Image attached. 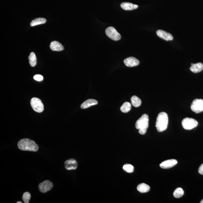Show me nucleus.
I'll list each match as a JSON object with an SVG mask.
<instances>
[{
	"instance_id": "7ed1b4c3",
	"label": "nucleus",
	"mask_w": 203,
	"mask_h": 203,
	"mask_svg": "<svg viewBox=\"0 0 203 203\" xmlns=\"http://www.w3.org/2000/svg\"><path fill=\"white\" fill-rule=\"evenodd\" d=\"M149 121L148 116L146 114H143L137 121L135 126L136 128L139 129V134L144 135L146 133L149 127Z\"/></svg>"
},
{
	"instance_id": "dca6fc26",
	"label": "nucleus",
	"mask_w": 203,
	"mask_h": 203,
	"mask_svg": "<svg viewBox=\"0 0 203 203\" xmlns=\"http://www.w3.org/2000/svg\"><path fill=\"white\" fill-rule=\"evenodd\" d=\"M98 104V102L96 100L89 99L85 101L81 104V108L82 109H86L90 107V106L96 105Z\"/></svg>"
},
{
	"instance_id": "a211bd4d",
	"label": "nucleus",
	"mask_w": 203,
	"mask_h": 203,
	"mask_svg": "<svg viewBox=\"0 0 203 203\" xmlns=\"http://www.w3.org/2000/svg\"><path fill=\"white\" fill-rule=\"evenodd\" d=\"M131 101L132 105L134 107H138L142 104V101L141 99L136 96H132L131 98Z\"/></svg>"
},
{
	"instance_id": "4468645a",
	"label": "nucleus",
	"mask_w": 203,
	"mask_h": 203,
	"mask_svg": "<svg viewBox=\"0 0 203 203\" xmlns=\"http://www.w3.org/2000/svg\"><path fill=\"white\" fill-rule=\"evenodd\" d=\"M50 47L51 50L53 51H61L64 50V47L62 45V44L56 41L51 42Z\"/></svg>"
},
{
	"instance_id": "412c9836",
	"label": "nucleus",
	"mask_w": 203,
	"mask_h": 203,
	"mask_svg": "<svg viewBox=\"0 0 203 203\" xmlns=\"http://www.w3.org/2000/svg\"><path fill=\"white\" fill-rule=\"evenodd\" d=\"M29 64L31 66H35L37 64V58L35 54L33 52L30 54L29 57Z\"/></svg>"
},
{
	"instance_id": "f257e3e1",
	"label": "nucleus",
	"mask_w": 203,
	"mask_h": 203,
	"mask_svg": "<svg viewBox=\"0 0 203 203\" xmlns=\"http://www.w3.org/2000/svg\"><path fill=\"white\" fill-rule=\"evenodd\" d=\"M18 147L19 149L23 151L36 152L39 149L35 142L28 138L21 139L18 143Z\"/></svg>"
},
{
	"instance_id": "aec40b11",
	"label": "nucleus",
	"mask_w": 203,
	"mask_h": 203,
	"mask_svg": "<svg viewBox=\"0 0 203 203\" xmlns=\"http://www.w3.org/2000/svg\"><path fill=\"white\" fill-rule=\"evenodd\" d=\"M131 104L128 102L124 103L120 108V110L124 113H127L131 109Z\"/></svg>"
},
{
	"instance_id": "a878e982",
	"label": "nucleus",
	"mask_w": 203,
	"mask_h": 203,
	"mask_svg": "<svg viewBox=\"0 0 203 203\" xmlns=\"http://www.w3.org/2000/svg\"><path fill=\"white\" fill-rule=\"evenodd\" d=\"M198 172L200 174L203 175V164L199 167Z\"/></svg>"
},
{
	"instance_id": "6e6552de",
	"label": "nucleus",
	"mask_w": 203,
	"mask_h": 203,
	"mask_svg": "<svg viewBox=\"0 0 203 203\" xmlns=\"http://www.w3.org/2000/svg\"><path fill=\"white\" fill-rule=\"evenodd\" d=\"M53 187V184L49 180H46L43 182L41 183L39 186V189L42 193H45L50 191Z\"/></svg>"
},
{
	"instance_id": "cd10ccee",
	"label": "nucleus",
	"mask_w": 203,
	"mask_h": 203,
	"mask_svg": "<svg viewBox=\"0 0 203 203\" xmlns=\"http://www.w3.org/2000/svg\"><path fill=\"white\" fill-rule=\"evenodd\" d=\"M200 203H203V199L201 201Z\"/></svg>"
},
{
	"instance_id": "20e7f679",
	"label": "nucleus",
	"mask_w": 203,
	"mask_h": 203,
	"mask_svg": "<svg viewBox=\"0 0 203 203\" xmlns=\"http://www.w3.org/2000/svg\"><path fill=\"white\" fill-rule=\"evenodd\" d=\"M31 105L34 111L38 113H41L44 111L43 103L40 99L37 98H32L31 101Z\"/></svg>"
},
{
	"instance_id": "bb28decb",
	"label": "nucleus",
	"mask_w": 203,
	"mask_h": 203,
	"mask_svg": "<svg viewBox=\"0 0 203 203\" xmlns=\"http://www.w3.org/2000/svg\"><path fill=\"white\" fill-rule=\"evenodd\" d=\"M17 203H22V202H21V201H18V202H17Z\"/></svg>"
},
{
	"instance_id": "2eb2a0df",
	"label": "nucleus",
	"mask_w": 203,
	"mask_h": 203,
	"mask_svg": "<svg viewBox=\"0 0 203 203\" xmlns=\"http://www.w3.org/2000/svg\"><path fill=\"white\" fill-rule=\"evenodd\" d=\"M191 66L190 70L194 73H197L202 71L203 69V64L201 63L196 64L191 63Z\"/></svg>"
},
{
	"instance_id": "39448f33",
	"label": "nucleus",
	"mask_w": 203,
	"mask_h": 203,
	"mask_svg": "<svg viewBox=\"0 0 203 203\" xmlns=\"http://www.w3.org/2000/svg\"><path fill=\"white\" fill-rule=\"evenodd\" d=\"M183 127L186 130H191L197 127L198 122L196 120L190 118H186L182 122Z\"/></svg>"
},
{
	"instance_id": "4be33fe9",
	"label": "nucleus",
	"mask_w": 203,
	"mask_h": 203,
	"mask_svg": "<svg viewBox=\"0 0 203 203\" xmlns=\"http://www.w3.org/2000/svg\"><path fill=\"white\" fill-rule=\"evenodd\" d=\"M184 194V191L181 188H178L173 193V196L176 198H179Z\"/></svg>"
},
{
	"instance_id": "f3484780",
	"label": "nucleus",
	"mask_w": 203,
	"mask_h": 203,
	"mask_svg": "<svg viewBox=\"0 0 203 203\" xmlns=\"http://www.w3.org/2000/svg\"><path fill=\"white\" fill-rule=\"evenodd\" d=\"M137 190L140 193H147L150 191V187L148 185L143 183L139 184L137 186Z\"/></svg>"
},
{
	"instance_id": "5701e85b",
	"label": "nucleus",
	"mask_w": 203,
	"mask_h": 203,
	"mask_svg": "<svg viewBox=\"0 0 203 203\" xmlns=\"http://www.w3.org/2000/svg\"><path fill=\"white\" fill-rule=\"evenodd\" d=\"M123 169L127 173L133 172L134 171V168L133 166L130 164H126L123 167Z\"/></svg>"
},
{
	"instance_id": "0eeeda50",
	"label": "nucleus",
	"mask_w": 203,
	"mask_h": 203,
	"mask_svg": "<svg viewBox=\"0 0 203 203\" xmlns=\"http://www.w3.org/2000/svg\"><path fill=\"white\" fill-rule=\"evenodd\" d=\"M191 109L196 113H199L203 111V99H195L191 104Z\"/></svg>"
},
{
	"instance_id": "f8f14e48",
	"label": "nucleus",
	"mask_w": 203,
	"mask_h": 203,
	"mask_svg": "<svg viewBox=\"0 0 203 203\" xmlns=\"http://www.w3.org/2000/svg\"><path fill=\"white\" fill-rule=\"evenodd\" d=\"M178 163V161L175 159H171L165 161L160 164V167L164 169H167L174 167Z\"/></svg>"
},
{
	"instance_id": "ddd939ff",
	"label": "nucleus",
	"mask_w": 203,
	"mask_h": 203,
	"mask_svg": "<svg viewBox=\"0 0 203 203\" xmlns=\"http://www.w3.org/2000/svg\"><path fill=\"white\" fill-rule=\"evenodd\" d=\"M120 6L123 9L127 11L137 9L138 7V6L137 5L127 2L122 3L120 4Z\"/></svg>"
},
{
	"instance_id": "1a4fd4ad",
	"label": "nucleus",
	"mask_w": 203,
	"mask_h": 203,
	"mask_svg": "<svg viewBox=\"0 0 203 203\" xmlns=\"http://www.w3.org/2000/svg\"><path fill=\"white\" fill-rule=\"evenodd\" d=\"M65 168L68 170H75L78 168V164L74 159H70L65 162Z\"/></svg>"
},
{
	"instance_id": "9d476101",
	"label": "nucleus",
	"mask_w": 203,
	"mask_h": 203,
	"mask_svg": "<svg viewBox=\"0 0 203 203\" xmlns=\"http://www.w3.org/2000/svg\"><path fill=\"white\" fill-rule=\"evenodd\" d=\"M124 63L126 66L128 67L137 66L140 64V61L134 57H129L124 60Z\"/></svg>"
},
{
	"instance_id": "423d86ee",
	"label": "nucleus",
	"mask_w": 203,
	"mask_h": 203,
	"mask_svg": "<svg viewBox=\"0 0 203 203\" xmlns=\"http://www.w3.org/2000/svg\"><path fill=\"white\" fill-rule=\"evenodd\" d=\"M105 33L108 37L114 41H118L121 38L120 34L118 32L115 28L110 27L107 28Z\"/></svg>"
},
{
	"instance_id": "f03ea898",
	"label": "nucleus",
	"mask_w": 203,
	"mask_h": 203,
	"mask_svg": "<svg viewBox=\"0 0 203 203\" xmlns=\"http://www.w3.org/2000/svg\"><path fill=\"white\" fill-rule=\"evenodd\" d=\"M168 114L165 112H161L158 114L156 122V127L159 132L166 130L168 124Z\"/></svg>"
},
{
	"instance_id": "9b49d317",
	"label": "nucleus",
	"mask_w": 203,
	"mask_h": 203,
	"mask_svg": "<svg viewBox=\"0 0 203 203\" xmlns=\"http://www.w3.org/2000/svg\"><path fill=\"white\" fill-rule=\"evenodd\" d=\"M157 35L161 38L166 41H172L173 37L171 34L163 30H158L156 32Z\"/></svg>"
},
{
	"instance_id": "b1692460",
	"label": "nucleus",
	"mask_w": 203,
	"mask_h": 203,
	"mask_svg": "<svg viewBox=\"0 0 203 203\" xmlns=\"http://www.w3.org/2000/svg\"><path fill=\"white\" fill-rule=\"evenodd\" d=\"M31 198V195L28 192H24L22 196V199L24 203H28Z\"/></svg>"
},
{
	"instance_id": "393cba45",
	"label": "nucleus",
	"mask_w": 203,
	"mask_h": 203,
	"mask_svg": "<svg viewBox=\"0 0 203 203\" xmlns=\"http://www.w3.org/2000/svg\"><path fill=\"white\" fill-rule=\"evenodd\" d=\"M34 79L35 81H42L44 79L43 76L40 75H36L34 76Z\"/></svg>"
},
{
	"instance_id": "6ab92c4d",
	"label": "nucleus",
	"mask_w": 203,
	"mask_h": 203,
	"mask_svg": "<svg viewBox=\"0 0 203 203\" xmlns=\"http://www.w3.org/2000/svg\"><path fill=\"white\" fill-rule=\"evenodd\" d=\"M46 20L43 18H39L34 19L31 23L30 25L31 27L39 25V24H45L46 22Z\"/></svg>"
}]
</instances>
